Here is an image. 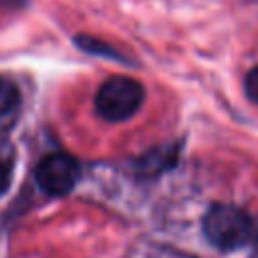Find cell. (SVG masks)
Instances as JSON below:
<instances>
[{
  "label": "cell",
  "instance_id": "1",
  "mask_svg": "<svg viewBox=\"0 0 258 258\" xmlns=\"http://www.w3.org/2000/svg\"><path fill=\"white\" fill-rule=\"evenodd\" d=\"M145 91L143 85L131 77H111L107 79L95 95V111L101 119L109 123H121L131 119L143 105Z\"/></svg>",
  "mask_w": 258,
  "mask_h": 258
},
{
  "label": "cell",
  "instance_id": "2",
  "mask_svg": "<svg viewBox=\"0 0 258 258\" xmlns=\"http://www.w3.org/2000/svg\"><path fill=\"white\" fill-rule=\"evenodd\" d=\"M202 228L210 244L220 250H234L246 244L254 230L252 218L244 210L230 204H214L206 212Z\"/></svg>",
  "mask_w": 258,
  "mask_h": 258
},
{
  "label": "cell",
  "instance_id": "3",
  "mask_svg": "<svg viewBox=\"0 0 258 258\" xmlns=\"http://www.w3.org/2000/svg\"><path fill=\"white\" fill-rule=\"evenodd\" d=\"M79 163L69 153H48L42 157L34 169V179L38 187L48 196L69 194L79 179Z\"/></svg>",
  "mask_w": 258,
  "mask_h": 258
},
{
  "label": "cell",
  "instance_id": "4",
  "mask_svg": "<svg viewBox=\"0 0 258 258\" xmlns=\"http://www.w3.org/2000/svg\"><path fill=\"white\" fill-rule=\"evenodd\" d=\"M20 103V93L16 89V85L6 79L0 77V115H8L12 113Z\"/></svg>",
  "mask_w": 258,
  "mask_h": 258
},
{
  "label": "cell",
  "instance_id": "5",
  "mask_svg": "<svg viewBox=\"0 0 258 258\" xmlns=\"http://www.w3.org/2000/svg\"><path fill=\"white\" fill-rule=\"evenodd\" d=\"M75 40H77V44H79L83 50H87V52H91V54L107 56V58H119V56H121L113 46H109V44H107L105 40H101V38H93V36H77Z\"/></svg>",
  "mask_w": 258,
  "mask_h": 258
},
{
  "label": "cell",
  "instance_id": "6",
  "mask_svg": "<svg viewBox=\"0 0 258 258\" xmlns=\"http://www.w3.org/2000/svg\"><path fill=\"white\" fill-rule=\"evenodd\" d=\"M244 91H246L248 99L258 105V64L248 71V75L244 79Z\"/></svg>",
  "mask_w": 258,
  "mask_h": 258
},
{
  "label": "cell",
  "instance_id": "7",
  "mask_svg": "<svg viewBox=\"0 0 258 258\" xmlns=\"http://www.w3.org/2000/svg\"><path fill=\"white\" fill-rule=\"evenodd\" d=\"M8 181H10V165L6 161L0 163V194L8 187Z\"/></svg>",
  "mask_w": 258,
  "mask_h": 258
}]
</instances>
